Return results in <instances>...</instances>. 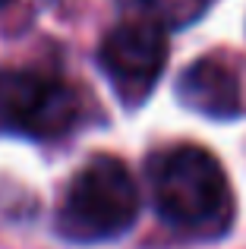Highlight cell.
I'll use <instances>...</instances> for the list:
<instances>
[{
  "label": "cell",
  "instance_id": "1",
  "mask_svg": "<svg viewBox=\"0 0 246 249\" xmlns=\"http://www.w3.org/2000/svg\"><path fill=\"white\" fill-rule=\"evenodd\" d=\"M148 186L164 224L193 237H215L230 224L234 202L221 164L199 145H174L152 155Z\"/></svg>",
  "mask_w": 246,
  "mask_h": 249
},
{
  "label": "cell",
  "instance_id": "2",
  "mask_svg": "<svg viewBox=\"0 0 246 249\" xmlns=\"http://www.w3.org/2000/svg\"><path fill=\"white\" fill-rule=\"evenodd\" d=\"M139 189L120 158L95 155L76 170L57 212V231L70 243H107L136 224Z\"/></svg>",
  "mask_w": 246,
  "mask_h": 249
},
{
  "label": "cell",
  "instance_id": "3",
  "mask_svg": "<svg viewBox=\"0 0 246 249\" xmlns=\"http://www.w3.org/2000/svg\"><path fill=\"white\" fill-rule=\"evenodd\" d=\"M79 120V98L41 70H0V123L32 139H60Z\"/></svg>",
  "mask_w": 246,
  "mask_h": 249
},
{
  "label": "cell",
  "instance_id": "4",
  "mask_svg": "<svg viewBox=\"0 0 246 249\" xmlns=\"http://www.w3.org/2000/svg\"><path fill=\"white\" fill-rule=\"evenodd\" d=\"M98 63L107 82L126 104H142L158 85L167 63L164 29L155 22H123L105 35L98 48Z\"/></svg>",
  "mask_w": 246,
  "mask_h": 249
},
{
  "label": "cell",
  "instance_id": "5",
  "mask_svg": "<svg viewBox=\"0 0 246 249\" xmlns=\"http://www.w3.org/2000/svg\"><path fill=\"white\" fill-rule=\"evenodd\" d=\"M177 98L209 120H234L243 114L240 82L234 70L215 57H202L180 73Z\"/></svg>",
  "mask_w": 246,
  "mask_h": 249
},
{
  "label": "cell",
  "instance_id": "6",
  "mask_svg": "<svg viewBox=\"0 0 246 249\" xmlns=\"http://www.w3.org/2000/svg\"><path fill=\"white\" fill-rule=\"evenodd\" d=\"M148 22L158 29H186L205 16L211 0H139Z\"/></svg>",
  "mask_w": 246,
  "mask_h": 249
},
{
  "label": "cell",
  "instance_id": "7",
  "mask_svg": "<svg viewBox=\"0 0 246 249\" xmlns=\"http://www.w3.org/2000/svg\"><path fill=\"white\" fill-rule=\"evenodd\" d=\"M25 3H32V0H0V25L16 19L19 13L25 10Z\"/></svg>",
  "mask_w": 246,
  "mask_h": 249
}]
</instances>
